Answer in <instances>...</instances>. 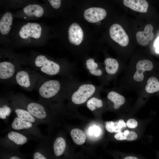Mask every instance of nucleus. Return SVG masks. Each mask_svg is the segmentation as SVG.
Wrapping results in <instances>:
<instances>
[{"label": "nucleus", "instance_id": "39448f33", "mask_svg": "<svg viewBox=\"0 0 159 159\" xmlns=\"http://www.w3.org/2000/svg\"><path fill=\"white\" fill-rule=\"evenodd\" d=\"M34 63L35 66L44 74L49 76L54 75L60 72V67L59 65L48 59L44 55H40L37 56Z\"/></svg>", "mask_w": 159, "mask_h": 159}, {"label": "nucleus", "instance_id": "c756f323", "mask_svg": "<svg viewBox=\"0 0 159 159\" xmlns=\"http://www.w3.org/2000/svg\"><path fill=\"white\" fill-rule=\"evenodd\" d=\"M116 124V122L112 121L107 122L105 125L106 130L107 131L111 133L115 132Z\"/></svg>", "mask_w": 159, "mask_h": 159}, {"label": "nucleus", "instance_id": "f03ea898", "mask_svg": "<svg viewBox=\"0 0 159 159\" xmlns=\"http://www.w3.org/2000/svg\"><path fill=\"white\" fill-rule=\"evenodd\" d=\"M0 139L1 148L8 150H18L32 140H38L34 136L19 132L9 130Z\"/></svg>", "mask_w": 159, "mask_h": 159}, {"label": "nucleus", "instance_id": "aec40b11", "mask_svg": "<svg viewBox=\"0 0 159 159\" xmlns=\"http://www.w3.org/2000/svg\"><path fill=\"white\" fill-rule=\"evenodd\" d=\"M24 13L29 16L41 17L43 14L44 10L40 5L37 4H30L26 6L23 9Z\"/></svg>", "mask_w": 159, "mask_h": 159}, {"label": "nucleus", "instance_id": "a878e982", "mask_svg": "<svg viewBox=\"0 0 159 159\" xmlns=\"http://www.w3.org/2000/svg\"><path fill=\"white\" fill-rule=\"evenodd\" d=\"M146 92L152 94L158 92L159 90V81L155 77L152 76L147 80L145 87Z\"/></svg>", "mask_w": 159, "mask_h": 159}, {"label": "nucleus", "instance_id": "4be33fe9", "mask_svg": "<svg viewBox=\"0 0 159 159\" xmlns=\"http://www.w3.org/2000/svg\"><path fill=\"white\" fill-rule=\"evenodd\" d=\"M108 99L113 103L115 109H119L125 102V98L122 95L114 91L109 92L107 95Z\"/></svg>", "mask_w": 159, "mask_h": 159}, {"label": "nucleus", "instance_id": "7ed1b4c3", "mask_svg": "<svg viewBox=\"0 0 159 159\" xmlns=\"http://www.w3.org/2000/svg\"><path fill=\"white\" fill-rule=\"evenodd\" d=\"M9 130L16 131L32 135L39 141L48 138V136L41 133L37 125L31 122L22 120L17 117L14 118L11 124L3 132Z\"/></svg>", "mask_w": 159, "mask_h": 159}, {"label": "nucleus", "instance_id": "9d476101", "mask_svg": "<svg viewBox=\"0 0 159 159\" xmlns=\"http://www.w3.org/2000/svg\"><path fill=\"white\" fill-rule=\"evenodd\" d=\"M32 159H52L49 147V138L40 141L32 155Z\"/></svg>", "mask_w": 159, "mask_h": 159}, {"label": "nucleus", "instance_id": "f257e3e1", "mask_svg": "<svg viewBox=\"0 0 159 159\" xmlns=\"http://www.w3.org/2000/svg\"><path fill=\"white\" fill-rule=\"evenodd\" d=\"M11 99L22 106L35 118L43 124H47L50 127L52 118L49 108L40 102L28 99L24 97L15 96Z\"/></svg>", "mask_w": 159, "mask_h": 159}, {"label": "nucleus", "instance_id": "6e6552de", "mask_svg": "<svg viewBox=\"0 0 159 159\" xmlns=\"http://www.w3.org/2000/svg\"><path fill=\"white\" fill-rule=\"evenodd\" d=\"M111 38L114 41L122 47L127 46L129 42V38L124 29L120 25L112 24L109 29Z\"/></svg>", "mask_w": 159, "mask_h": 159}, {"label": "nucleus", "instance_id": "473e14b6", "mask_svg": "<svg viewBox=\"0 0 159 159\" xmlns=\"http://www.w3.org/2000/svg\"><path fill=\"white\" fill-rule=\"evenodd\" d=\"M117 126L121 129H122L126 127V125L125 123L124 120L122 119H120L117 122Z\"/></svg>", "mask_w": 159, "mask_h": 159}, {"label": "nucleus", "instance_id": "2f4dec72", "mask_svg": "<svg viewBox=\"0 0 159 159\" xmlns=\"http://www.w3.org/2000/svg\"><path fill=\"white\" fill-rule=\"evenodd\" d=\"M52 6L55 9L59 8L61 4V0H48Z\"/></svg>", "mask_w": 159, "mask_h": 159}, {"label": "nucleus", "instance_id": "423d86ee", "mask_svg": "<svg viewBox=\"0 0 159 159\" xmlns=\"http://www.w3.org/2000/svg\"><path fill=\"white\" fill-rule=\"evenodd\" d=\"M95 91L96 87L92 84L82 85L73 93L71 97L72 101L75 104H82L91 97Z\"/></svg>", "mask_w": 159, "mask_h": 159}, {"label": "nucleus", "instance_id": "dca6fc26", "mask_svg": "<svg viewBox=\"0 0 159 159\" xmlns=\"http://www.w3.org/2000/svg\"><path fill=\"white\" fill-rule=\"evenodd\" d=\"M123 3L126 6L140 12H147L148 7V2L145 0H124Z\"/></svg>", "mask_w": 159, "mask_h": 159}, {"label": "nucleus", "instance_id": "c9c22d12", "mask_svg": "<svg viewBox=\"0 0 159 159\" xmlns=\"http://www.w3.org/2000/svg\"><path fill=\"white\" fill-rule=\"evenodd\" d=\"M155 52L157 54H159V46L155 48Z\"/></svg>", "mask_w": 159, "mask_h": 159}, {"label": "nucleus", "instance_id": "72a5a7b5", "mask_svg": "<svg viewBox=\"0 0 159 159\" xmlns=\"http://www.w3.org/2000/svg\"><path fill=\"white\" fill-rule=\"evenodd\" d=\"M121 159H140L137 156L132 155H127L124 156L122 157Z\"/></svg>", "mask_w": 159, "mask_h": 159}, {"label": "nucleus", "instance_id": "f704fd0d", "mask_svg": "<svg viewBox=\"0 0 159 159\" xmlns=\"http://www.w3.org/2000/svg\"><path fill=\"white\" fill-rule=\"evenodd\" d=\"M153 45L155 48L159 46V37H157L153 43Z\"/></svg>", "mask_w": 159, "mask_h": 159}, {"label": "nucleus", "instance_id": "9b49d317", "mask_svg": "<svg viewBox=\"0 0 159 159\" xmlns=\"http://www.w3.org/2000/svg\"><path fill=\"white\" fill-rule=\"evenodd\" d=\"M107 12L104 9L99 7H91L86 10L84 13V17L87 21L96 23L103 19L106 16Z\"/></svg>", "mask_w": 159, "mask_h": 159}, {"label": "nucleus", "instance_id": "c85d7f7f", "mask_svg": "<svg viewBox=\"0 0 159 159\" xmlns=\"http://www.w3.org/2000/svg\"><path fill=\"white\" fill-rule=\"evenodd\" d=\"M88 132L90 136L98 137L100 133L101 129L97 126L93 125L89 128Z\"/></svg>", "mask_w": 159, "mask_h": 159}, {"label": "nucleus", "instance_id": "f3484780", "mask_svg": "<svg viewBox=\"0 0 159 159\" xmlns=\"http://www.w3.org/2000/svg\"><path fill=\"white\" fill-rule=\"evenodd\" d=\"M15 67L12 63L3 61L0 63V78L6 80L12 77L15 72Z\"/></svg>", "mask_w": 159, "mask_h": 159}, {"label": "nucleus", "instance_id": "2eb2a0df", "mask_svg": "<svg viewBox=\"0 0 159 159\" xmlns=\"http://www.w3.org/2000/svg\"><path fill=\"white\" fill-rule=\"evenodd\" d=\"M15 79L18 85L25 89H31L34 85V82L31 74L25 70H20L17 72Z\"/></svg>", "mask_w": 159, "mask_h": 159}, {"label": "nucleus", "instance_id": "ddd939ff", "mask_svg": "<svg viewBox=\"0 0 159 159\" xmlns=\"http://www.w3.org/2000/svg\"><path fill=\"white\" fill-rule=\"evenodd\" d=\"M68 35L70 42L74 45H78L82 42L83 32L79 25L76 23H74L69 28Z\"/></svg>", "mask_w": 159, "mask_h": 159}, {"label": "nucleus", "instance_id": "393cba45", "mask_svg": "<svg viewBox=\"0 0 159 159\" xmlns=\"http://www.w3.org/2000/svg\"><path fill=\"white\" fill-rule=\"evenodd\" d=\"M114 138L118 140H126L132 141L136 140L138 137L137 133L133 131L126 130L123 132L117 133L114 135Z\"/></svg>", "mask_w": 159, "mask_h": 159}, {"label": "nucleus", "instance_id": "bb28decb", "mask_svg": "<svg viewBox=\"0 0 159 159\" xmlns=\"http://www.w3.org/2000/svg\"><path fill=\"white\" fill-rule=\"evenodd\" d=\"M86 64V67L91 74L97 76H100L102 75V71L98 68V64L95 62L93 58L88 59Z\"/></svg>", "mask_w": 159, "mask_h": 159}, {"label": "nucleus", "instance_id": "1a4fd4ad", "mask_svg": "<svg viewBox=\"0 0 159 159\" xmlns=\"http://www.w3.org/2000/svg\"><path fill=\"white\" fill-rule=\"evenodd\" d=\"M10 100L11 101L9 102L10 105L16 117L22 120L31 122L37 126L43 124L35 118L22 106L11 99Z\"/></svg>", "mask_w": 159, "mask_h": 159}, {"label": "nucleus", "instance_id": "20e7f679", "mask_svg": "<svg viewBox=\"0 0 159 159\" xmlns=\"http://www.w3.org/2000/svg\"><path fill=\"white\" fill-rule=\"evenodd\" d=\"M61 87V83L58 80H51L45 81L38 89L40 97L39 101L48 107L50 100L58 94Z\"/></svg>", "mask_w": 159, "mask_h": 159}, {"label": "nucleus", "instance_id": "f8f14e48", "mask_svg": "<svg viewBox=\"0 0 159 159\" xmlns=\"http://www.w3.org/2000/svg\"><path fill=\"white\" fill-rule=\"evenodd\" d=\"M153 68L152 62L145 59L139 61L136 64V71L133 75L134 80L137 82H142L144 79V73L151 70Z\"/></svg>", "mask_w": 159, "mask_h": 159}, {"label": "nucleus", "instance_id": "e433bc0d", "mask_svg": "<svg viewBox=\"0 0 159 159\" xmlns=\"http://www.w3.org/2000/svg\"><path fill=\"white\" fill-rule=\"evenodd\" d=\"M96 24H97V25H100V24L101 23H100V21H98V22H96Z\"/></svg>", "mask_w": 159, "mask_h": 159}, {"label": "nucleus", "instance_id": "0eeeda50", "mask_svg": "<svg viewBox=\"0 0 159 159\" xmlns=\"http://www.w3.org/2000/svg\"><path fill=\"white\" fill-rule=\"evenodd\" d=\"M42 31V27L39 24L37 23L29 22L21 27L19 35L23 39L29 38L37 39L40 37Z\"/></svg>", "mask_w": 159, "mask_h": 159}, {"label": "nucleus", "instance_id": "412c9836", "mask_svg": "<svg viewBox=\"0 0 159 159\" xmlns=\"http://www.w3.org/2000/svg\"><path fill=\"white\" fill-rule=\"evenodd\" d=\"M12 111L9 102L7 100L1 101L0 118L8 124L9 118Z\"/></svg>", "mask_w": 159, "mask_h": 159}, {"label": "nucleus", "instance_id": "5701e85b", "mask_svg": "<svg viewBox=\"0 0 159 159\" xmlns=\"http://www.w3.org/2000/svg\"><path fill=\"white\" fill-rule=\"evenodd\" d=\"M104 63L105 65V70L108 74L113 75L117 72L119 68V64L116 59L108 58L105 59Z\"/></svg>", "mask_w": 159, "mask_h": 159}, {"label": "nucleus", "instance_id": "7c9ffc66", "mask_svg": "<svg viewBox=\"0 0 159 159\" xmlns=\"http://www.w3.org/2000/svg\"><path fill=\"white\" fill-rule=\"evenodd\" d=\"M126 125L128 127L133 129L136 128L137 127L138 123L135 119L131 118L128 119L127 121Z\"/></svg>", "mask_w": 159, "mask_h": 159}, {"label": "nucleus", "instance_id": "b1692460", "mask_svg": "<svg viewBox=\"0 0 159 159\" xmlns=\"http://www.w3.org/2000/svg\"><path fill=\"white\" fill-rule=\"evenodd\" d=\"M70 134L73 141L77 145H82L86 141L85 134L82 130L80 129H73L71 131Z\"/></svg>", "mask_w": 159, "mask_h": 159}, {"label": "nucleus", "instance_id": "4468645a", "mask_svg": "<svg viewBox=\"0 0 159 159\" xmlns=\"http://www.w3.org/2000/svg\"><path fill=\"white\" fill-rule=\"evenodd\" d=\"M153 27L150 24H148L145 26L143 31H139L136 34V38L138 43L143 46H146L149 42L154 38L153 32Z\"/></svg>", "mask_w": 159, "mask_h": 159}, {"label": "nucleus", "instance_id": "a211bd4d", "mask_svg": "<svg viewBox=\"0 0 159 159\" xmlns=\"http://www.w3.org/2000/svg\"><path fill=\"white\" fill-rule=\"evenodd\" d=\"M67 147L66 141L61 136L56 138L53 143L52 149L54 155L57 159L65 153Z\"/></svg>", "mask_w": 159, "mask_h": 159}, {"label": "nucleus", "instance_id": "6ab92c4d", "mask_svg": "<svg viewBox=\"0 0 159 159\" xmlns=\"http://www.w3.org/2000/svg\"><path fill=\"white\" fill-rule=\"evenodd\" d=\"M13 17L9 12L5 13L0 19V32L3 35L8 34L10 31L12 25Z\"/></svg>", "mask_w": 159, "mask_h": 159}, {"label": "nucleus", "instance_id": "cd10ccee", "mask_svg": "<svg viewBox=\"0 0 159 159\" xmlns=\"http://www.w3.org/2000/svg\"><path fill=\"white\" fill-rule=\"evenodd\" d=\"M87 106L90 110L93 111L96 108L102 107L103 106V102L101 99L93 97L87 101Z\"/></svg>", "mask_w": 159, "mask_h": 159}]
</instances>
